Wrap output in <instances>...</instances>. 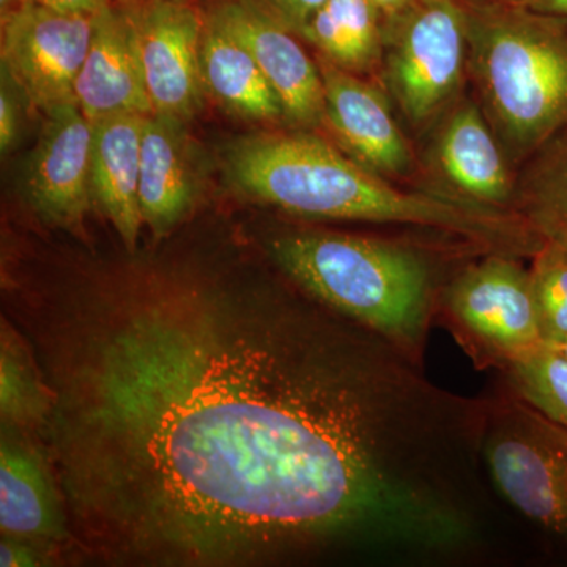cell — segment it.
I'll return each mask as SVG.
<instances>
[{
    "label": "cell",
    "instance_id": "obj_13",
    "mask_svg": "<svg viewBox=\"0 0 567 567\" xmlns=\"http://www.w3.org/2000/svg\"><path fill=\"white\" fill-rule=\"evenodd\" d=\"M185 125L181 118L151 114L142 126L141 215L155 241L181 226L203 193V162Z\"/></svg>",
    "mask_w": 567,
    "mask_h": 567
},
{
    "label": "cell",
    "instance_id": "obj_21",
    "mask_svg": "<svg viewBox=\"0 0 567 567\" xmlns=\"http://www.w3.org/2000/svg\"><path fill=\"white\" fill-rule=\"evenodd\" d=\"M48 393L31 350L17 328L3 319L0 349L2 429L35 434L47 413Z\"/></svg>",
    "mask_w": 567,
    "mask_h": 567
},
{
    "label": "cell",
    "instance_id": "obj_16",
    "mask_svg": "<svg viewBox=\"0 0 567 567\" xmlns=\"http://www.w3.org/2000/svg\"><path fill=\"white\" fill-rule=\"evenodd\" d=\"M435 159L456 196L507 212L516 186L502 148L475 104H458L447 115L436 137Z\"/></svg>",
    "mask_w": 567,
    "mask_h": 567
},
{
    "label": "cell",
    "instance_id": "obj_29",
    "mask_svg": "<svg viewBox=\"0 0 567 567\" xmlns=\"http://www.w3.org/2000/svg\"><path fill=\"white\" fill-rule=\"evenodd\" d=\"M382 13L383 22L393 20L413 2V0H371Z\"/></svg>",
    "mask_w": 567,
    "mask_h": 567
},
{
    "label": "cell",
    "instance_id": "obj_8",
    "mask_svg": "<svg viewBox=\"0 0 567 567\" xmlns=\"http://www.w3.org/2000/svg\"><path fill=\"white\" fill-rule=\"evenodd\" d=\"M445 305L461 330L503 365L543 344L532 271L517 257L487 254L447 287Z\"/></svg>",
    "mask_w": 567,
    "mask_h": 567
},
{
    "label": "cell",
    "instance_id": "obj_14",
    "mask_svg": "<svg viewBox=\"0 0 567 567\" xmlns=\"http://www.w3.org/2000/svg\"><path fill=\"white\" fill-rule=\"evenodd\" d=\"M76 102L91 122L153 114L132 21L111 3L93 17L91 47L76 80Z\"/></svg>",
    "mask_w": 567,
    "mask_h": 567
},
{
    "label": "cell",
    "instance_id": "obj_7",
    "mask_svg": "<svg viewBox=\"0 0 567 567\" xmlns=\"http://www.w3.org/2000/svg\"><path fill=\"white\" fill-rule=\"evenodd\" d=\"M93 17L37 3L2 14V73L43 114L78 103L76 80L91 47Z\"/></svg>",
    "mask_w": 567,
    "mask_h": 567
},
{
    "label": "cell",
    "instance_id": "obj_10",
    "mask_svg": "<svg viewBox=\"0 0 567 567\" xmlns=\"http://www.w3.org/2000/svg\"><path fill=\"white\" fill-rule=\"evenodd\" d=\"M22 175V193L41 221L81 235L93 204L92 122L78 103L44 114Z\"/></svg>",
    "mask_w": 567,
    "mask_h": 567
},
{
    "label": "cell",
    "instance_id": "obj_6",
    "mask_svg": "<svg viewBox=\"0 0 567 567\" xmlns=\"http://www.w3.org/2000/svg\"><path fill=\"white\" fill-rule=\"evenodd\" d=\"M385 29L388 82L415 125L453 102L468 66V21L461 0H413Z\"/></svg>",
    "mask_w": 567,
    "mask_h": 567
},
{
    "label": "cell",
    "instance_id": "obj_22",
    "mask_svg": "<svg viewBox=\"0 0 567 567\" xmlns=\"http://www.w3.org/2000/svg\"><path fill=\"white\" fill-rule=\"evenodd\" d=\"M514 390L548 420L567 427V358L540 344L506 365Z\"/></svg>",
    "mask_w": 567,
    "mask_h": 567
},
{
    "label": "cell",
    "instance_id": "obj_18",
    "mask_svg": "<svg viewBox=\"0 0 567 567\" xmlns=\"http://www.w3.org/2000/svg\"><path fill=\"white\" fill-rule=\"evenodd\" d=\"M200 74L205 92L235 117L286 121L281 100L251 52L210 13L204 18Z\"/></svg>",
    "mask_w": 567,
    "mask_h": 567
},
{
    "label": "cell",
    "instance_id": "obj_2",
    "mask_svg": "<svg viewBox=\"0 0 567 567\" xmlns=\"http://www.w3.org/2000/svg\"><path fill=\"white\" fill-rule=\"evenodd\" d=\"M224 167L227 181L249 199L305 218L409 224L506 256H522L532 245L516 213L453 193L402 192L315 133L240 137L227 147Z\"/></svg>",
    "mask_w": 567,
    "mask_h": 567
},
{
    "label": "cell",
    "instance_id": "obj_30",
    "mask_svg": "<svg viewBox=\"0 0 567 567\" xmlns=\"http://www.w3.org/2000/svg\"><path fill=\"white\" fill-rule=\"evenodd\" d=\"M464 3H518L520 0H461Z\"/></svg>",
    "mask_w": 567,
    "mask_h": 567
},
{
    "label": "cell",
    "instance_id": "obj_20",
    "mask_svg": "<svg viewBox=\"0 0 567 567\" xmlns=\"http://www.w3.org/2000/svg\"><path fill=\"white\" fill-rule=\"evenodd\" d=\"M514 203L544 244L567 254V125L533 153Z\"/></svg>",
    "mask_w": 567,
    "mask_h": 567
},
{
    "label": "cell",
    "instance_id": "obj_26",
    "mask_svg": "<svg viewBox=\"0 0 567 567\" xmlns=\"http://www.w3.org/2000/svg\"><path fill=\"white\" fill-rule=\"evenodd\" d=\"M48 548L39 544L29 543V540L13 539V537H2L0 543V566L2 567H28L43 566L48 558Z\"/></svg>",
    "mask_w": 567,
    "mask_h": 567
},
{
    "label": "cell",
    "instance_id": "obj_23",
    "mask_svg": "<svg viewBox=\"0 0 567 567\" xmlns=\"http://www.w3.org/2000/svg\"><path fill=\"white\" fill-rule=\"evenodd\" d=\"M532 267L537 323L544 344L567 338V254L546 245Z\"/></svg>",
    "mask_w": 567,
    "mask_h": 567
},
{
    "label": "cell",
    "instance_id": "obj_11",
    "mask_svg": "<svg viewBox=\"0 0 567 567\" xmlns=\"http://www.w3.org/2000/svg\"><path fill=\"white\" fill-rule=\"evenodd\" d=\"M210 14L251 52L281 100L286 122L303 130L323 125L322 74L298 35L254 0H221Z\"/></svg>",
    "mask_w": 567,
    "mask_h": 567
},
{
    "label": "cell",
    "instance_id": "obj_3",
    "mask_svg": "<svg viewBox=\"0 0 567 567\" xmlns=\"http://www.w3.org/2000/svg\"><path fill=\"white\" fill-rule=\"evenodd\" d=\"M271 262L306 292L421 360L432 275L421 254L379 238L297 229L267 244Z\"/></svg>",
    "mask_w": 567,
    "mask_h": 567
},
{
    "label": "cell",
    "instance_id": "obj_15",
    "mask_svg": "<svg viewBox=\"0 0 567 567\" xmlns=\"http://www.w3.org/2000/svg\"><path fill=\"white\" fill-rule=\"evenodd\" d=\"M13 429H2L0 450V532L65 550L69 527L50 466L40 447Z\"/></svg>",
    "mask_w": 567,
    "mask_h": 567
},
{
    "label": "cell",
    "instance_id": "obj_19",
    "mask_svg": "<svg viewBox=\"0 0 567 567\" xmlns=\"http://www.w3.org/2000/svg\"><path fill=\"white\" fill-rule=\"evenodd\" d=\"M300 39L354 74L374 70L385 55L383 17L371 0H327L306 22Z\"/></svg>",
    "mask_w": 567,
    "mask_h": 567
},
{
    "label": "cell",
    "instance_id": "obj_25",
    "mask_svg": "<svg viewBox=\"0 0 567 567\" xmlns=\"http://www.w3.org/2000/svg\"><path fill=\"white\" fill-rule=\"evenodd\" d=\"M11 81L2 73V91H0V152L3 155L13 151L20 137V106L11 92Z\"/></svg>",
    "mask_w": 567,
    "mask_h": 567
},
{
    "label": "cell",
    "instance_id": "obj_1",
    "mask_svg": "<svg viewBox=\"0 0 567 567\" xmlns=\"http://www.w3.org/2000/svg\"><path fill=\"white\" fill-rule=\"evenodd\" d=\"M66 554L142 567L435 565L464 546L483 399L297 282L128 265L17 312Z\"/></svg>",
    "mask_w": 567,
    "mask_h": 567
},
{
    "label": "cell",
    "instance_id": "obj_27",
    "mask_svg": "<svg viewBox=\"0 0 567 567\" xmlns=\"http://www.w3.org/2000/svg\"><path fill=\"white\" fill-rule=\"evenodd\" d=\"M21 3H37V6L65 11V13L95 14L104 7L110 6V0H0L2 14Z\"/></svg>",
    "mask_w": 567,
    "mask_h": 567
},
{
    "label": "cell",
    "instance_id": "obj_28",
    "mask_svg": "<svg viewBox=\"0 0 567 567\" xmlns=\"http://www.w3.org/2000/svg\"><path fill=\"white\" fill-rule=\"evenodd\" d=\"M518 3L529 10L537 11V13L566 18L567 20V0H520Z\"/></svg>",
    "mask_w": 567,
    "mask_h": 567
},
{
    "label": "cell",
    "instance_id": "obj_17",
    "mask_svg": "<svg viewBox=\"0 0 567 567\" xmlns=\"http://www.w3.org/2000/svg\"><path fill=\"white\" fill-rule=\"evenodd\" d=\"M145 115H115L92 122L91 188L93 203L110 219L126 252L137 251L141 140Z\"/></svg>",
    "mask_w": 567,
    "mask_h": 567
},
{
    "label": "cell",
    "instance_id": "obj_9",
    "mask_svg": "<svg viewBox=\"0 0 567 567\" xmlns=\"http://www.w3.org/2000/svg\"><path fill=\"white\" fill-rule=\"evenodd\" d=\"M126 14L136 37L153 114L192 121L204 106V18L186 0H147Z\"/></svg>",
    "mask_w": 567,
    "mask_h": 567
},
{
    "label": "cell",
    "instance_id": "obj_31",
    "mask_svg": "<svg viewBox=\"0 0 567 567\" xmlns=\"http://www.w3.org/2000/svg\"><path fill=\"white\" fill-rule=\"evenodd\" d=\"M547 346H550L551 349L557 350V352L565 354V357L567 358V338L563 339V341L555 342V344H547Z\"/></svg>",
    "mask_w": 567,
    "mask_h": 567
},
{
    "label": "cell",
    "instance_id": "obj_12",
    "mask_svg": "<svg viewBox=\"0 0 567 567\" xmlns=\"http://www.w3.org/2000/svg\"><path fill=\"white\" fill-rule=\"evenodd\" d=\"M324 122L357 162L382 175L405 173L412 162L385 95L360 74L320 59Z\"/></svg>",
    "mask_w": 567,
    "mask_h": 567
},
{
    "label": "cell",
    "instance_id": "obj_5",
    "mask_svg": "<svg viewBox=\"0 0 567 567\" xmlns=\"http://www.w3.org/2000/svg\"><path fill=\"white\" fill-rule=\"evenodd\" d=\"M483 457L524 516L567 536V427L518 399L487 401Z\"/></svg>",
    "mask_w": 567,
    "mask_h": 567
},
{
    "label": "cell",
    "instance_id": "obj_24",
    "mask_svg": "<svg viewBox=\"0 0 567 567\" xmlns=\"http://www.w3.org/2000/svg\"><path fill=\"white\" fill-rule=\"evenodd\" d=\"M254 2L262 7L276 21L281 22L284 28L300 37L306 22L311 20L312 14L327 0H254Z\"/></svg>",
    "mask_w": 567,
    "mask_h": 567
},
{
    "label": "cell",
    "instance_id": "obj_4",
    "mask_svg": "<svg viewBox=\"0 0 567 567\" xmlns=\"http://www.w3.org/2000/svg\"><path fill=\"white\" fill-rule=\"evenodd\" d=\"M464 3V2H462ZM468 69L516 158L567 125V20L520 3H464Z\"/></svg>",
    "mask_w": 567,
    "mask_h": 567
}]
</instances>
